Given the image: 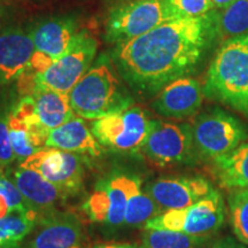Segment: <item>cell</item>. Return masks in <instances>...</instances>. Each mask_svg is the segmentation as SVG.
Masks as SVG:
<instances>
[{"label": "cell", "mask_w": 248, "mask_h": 248, "mask_svg": "<svg viewBox=\"0 0 248 248\" xmlns=\"http://www.w3.org/2000/svg\"><path fill=\"white\" fill-rule=\"evenodd\" d=\"M13 212L27 214L33 210L29 208L6 170L0 168V218Z\"/></svg>", "instance_id": "obj_27"}, {"label": "cell", "mask_w": 248, "mask_h": 248, "mask_svg": "<svg viewBox=\"0 0 248 248\" xmlns=\"http://www.w3.org/2000/svg\"><path fill=\"white\" fill-rule=\"evenodd\" d=\"M177 17H198L214 9L212 0H166Z\"/></svg>", "instance_id": "obj_28"}, {"label": "cell", "mask_w": 248, "mask_h": 248, "mask_svg": "<svg viewBox=\"0 0 248 248\" xmlns=\"http://www.w3.org/2000/svg\"><path fill=\"white\" fill-rule=\"evenodd\" d=\"M218 33L223 42L248 33V0H237L218 11Z\"/></svg>", "instance_id": "obj_24"}, {"label": "cell", "mask_w": 248, "mask_h": 248, "mask_svg": "<svg viewBox=\"0 0 248 248\" xmlns=\"http://www.w3.org/2000/svg\"><path fill=\"white\" fill-rule=\"evenodd\" d=\"M235 1L237 0H212L214 9H217V11H222V9L229 7Z\"/></svg>", "instance_id": "obj_33"}, {"label": "cell", "mask_w": 248, "mask_h": 248, "mask_svg": "<svg viewBox=\"0 0 248 248\" xmlns=\"http://www.w3.org/2000/svg\"><path fill=\"white\" fill-rule=\"evenodd\" d=\"M46 148H58L76 154H90L94 157L100 156L102 153L100 142L93 136L84 119L77 115L48 132Z\"/></svg>", "instance_id": "obj_17"}, {"label": "cell", "mask_w": 248, "mask_h": 248, "mask_svg": "<svg viewBox=\"0 0 248 248\" xmlns=\"http://www.w3.org/2000/svg\"><path fill=\"white\" fill-rule=\"evenodd\" d=\"M98 43L89 31L77 32L67 51L44 74L37 75L39 85L62 94H69L93 64Z\"/></svg>", "instance_id": "obj_9"}, {"label": "cell", "mask_w": 248, "mask_h": 248, "mask_svg": "<svg viewBox=\"0 0 248 248\" xmlns=\"http://www.w3.org/2000/svg\"><path fill=\"white\" fill-rule=\"evenodd\" d=\"M22 194L24 201L38 217L48 215L64 202L68 195L35 170L18 164L15 169H5Z\"/></svg>", "instance_id": "obj_14"}, {"label": "cell", "mask_w": 248, "mask_h": 248, "mask_svg": "<svg viewBox=\"0 0 248 248\" xmlns=\"http://www.w3.org/2000/svg\"><path fill=\"white\" fill-rule=\"evenodd\" d=\"M33 52L30 29L9 27L0 31V84L16 80L27 69Z\"/></svg>", "instance_id": "obj_16"}, {"label": "cell", "mask_w": 248, "mask_h": 248, "mask_svg": "<svg viewBox=\"0 0 248 248\" xmlns=\"http://www.w3.org/2000/svg\"><path fill=\"white\" fill-rule=\"evenodd\" d=\"M178 18L166 0H122L108 14L105 38L110 44H121Z\"/></svg>", "instance_id": "obj_4"}, {"label": "cell", "mask_w": 248, "mask_h": 248, "mask_svg": "<svg viewBox=\"0 0 248 248\" xmlns=\"http://www.w3.org/2000/svg\"><path fill=\"white\" fill-rule=\"evenodd\" d=\"M218 11L178 17L115 45L111 60L133 92L154 97L173 80L192 75L219 40Z\"/></svg>", "instance_id": "obj_1"}, {"label": "cell", "mask_w": 248, "mask_h": 248, "mask_svg": "<svg viewBox=\"0 0 248 248\" xmlns=\"http://www.w3.org/2000/svg\"><path fill=\"white\" fill-rule=\"evenodd\" d=\"M20 164L40 173L68 197L78 193L83 187L85 168L84 160L79 154L58 148H44Z\"/></svg>", "instance_id": "obj_11"}, {"label": "cell", "mask_w": 248, "mask_h": 248, "mask_svg": "<svg viewBox=\"0 0 248 248\" xmlns=\"http://www.w3.org/2000/svg\"><path fill=\"white\" fill-rule=\"evenodd\" d=\"M138 248H201L209 238L163 229H144Z\"/></svg>", "instance_id": "obj_23"}, {"label": "cell", "mask_w": 248, "mask_h": 248, "mask_svg": "<svg viewBox=\"0 0 248 248\" xmlns=\"http://www.w3.org/2000/svg\"><path fill=\"white\" fill-rule=\"evenodd\" d=\"M203 94L248 119V33L222 43L207 70Z\"/></svg>", "instance_id": "obj_3"}, {"label": "cell", "mask_w": 248, "mask_h": 248, "mask_svg": "<svg viewBox=\"0 0 248 248\" xmlns=\"http://www.w3.org/2000/svg\"><path fill=\"white\" fill-rule=\"evenodd\" d=\"M225 221L222 194L214 190L208 195L183 209L167 210L152 218L144 229H163L200 238H210Z\"/></svg>", "instance_id": "obj_5"}, {"label": "cell", "mask_w": 248, "mask_h": 248, "mask_svg": "<svg viewBox=\"0 0 248 248\" xmlns=\"http://www.w3.org/2000/svg\"><path fill=\"white\" fill-rule=\"evenodd\" d=\"M54 59L48 57L47 54L43 53V52L35 51L27 68L31 71H33L37 75H40V74H44L54 63Z\"/></svg>", "instance_id": "obj_30"}, {"label": "cell", "mask_w": 248, "mask_h": 248, "mask_svg": "<svg viewBox=\"0 0 248 248\" xmlns=\"http://www.w3.org/2000/svg\"><path fill=\"white\" fill-rule=\"evenodd\" d=\"M35 51L43 52L58 60L77 35V24L71 17H54L44 20L31 28Z\"/></svg>", "instance_id": "obj_18"}, {"label": "cell", "mask_w": 248, "mask_h": 248, "mask_svg": "<svg viewBox=\"0 0 248 248\" xmlns=\"http://www.w3.org/2000/svg\"><path fill=\"white\" fill-rule=\"evenodd\" d=\"M230 222L238 241L248 247V188L229 191Z\"/></svg>", "instance_id": "obj_25"}, {"label": "cell", "mask_w": 248, "mask_h": 248, "mask_svg": "<svg viewBox=\"0 0 248 248\" xmlns=\"http://www.w3.org/2000/svg\"><path fill=\"white\" fill-rule=\"evenodd\" d=\"M139 153L150 162L160 167L193 163L198 153L194 146L192 125L153 120Z\"/></svg>", "instance_id": "obj_8"}, {"label": "cell", "mask_w": 248, "mask_h": 248, "mask_svg": "<svg viewBox=\"0 0 248 248\" xmlns=\"http://www.w3.org/2000/svg\"><path fill=\"white\" fill-rule=\"evenodd\" d=\"M39 217L36 213L13 212L0 218V248H18L32 233Z\"/></svg>", "instance_id": "obj_22"}, {"label": "cell", "mask_w": 248, "mask_h": 248, "mask_svg": "<svg viewBox=\"0 0 248 248\" xmlns=\"http://www.w3.org/2000/svg\"><path fill=\"white\" fill-rule=\"evenodd\" d=\"M9 111H0V168L7 169L16 160L9 137Z\"/></svg>", "instance_id": "obj_29"}, {"label": "cell", "mask_w": 248, "mask_h": 248, "mask_svg": "<svg viewBox=\"0 0 248 248\" xmlns=\"http://www.w3.org/2000/svg\"><path fill=\"white\" fill-rule=\"evenodd\" d=\"M192 133L198 155L213 161L235 150L248 136L237 117L219 108L200 114L192 124Z\"/></svg>", "instance_id": "obj_6"}, {"label": "cell", "mask_w": 248, "mask_h": 248, "mask_svg": "<svg viewBox=\"0 0 248 248\" xmlns=\"http://www.w3.org/2000/svg\"><path fill=\"white\" fill-rule=\"evenodd\" d=\"M203 88L193 77H182L161 90L151 107L166 119H186L199 111L203 100Z\"/></svg>", "instance_id": "obj_13"}, {"label": "cell", "mask_w": 248, "mask_h": 248, "mask_svg": "<svg viewBox=\"0 0 248 248\" xmlns=\"http://www.w3.org/2000/svg\"><path fill=\"white\" fill-rule=\"evenodd\" d=\"M209 248H246V246L239 243V241L234 240L233 238L225 237L215 241Z\"/></svg>", "instance_id": "obj_31"}, {"label": "cell", "mask_w": 248, "mask_h": 248, "mask_svg": "<svg viewBox=\"0 0 248 248\" xmlns=\"http://www.w3.org/2000/svg\"><path fill=\"white\" fill-rule=\"evenodd\" d=\"M27 248H83V230L78 217L55 212L40 217Z\"/></svg>", "instance_id": "obj_15"}, {"label": "cell", "mask_w": 248, "mask_h": 248, "mask_svg": "<svg viewBox=\"0 0 248 248\" xmlns=\"http://www.w3.org/2000/svg\"><path fill=\"white\" fill-rule=\"evenodd\" d=\"M111 58L101 55L74 86L68 97L74 113L86 120H98L135 105Z\"/></svg>", "instance_id": "obj_2"}, {"label": "cell", "mask_w": 248, "mask_h": 248, "mask_svg": "<svg viewBox=\"0 0 248 248\" xmlns=\"http://www.w3.org/2000/svg\"><path fill=\"white\" fill-rule=\"evenodd\" d=\"M121 1H122V0H121Z\"/></svg>", "instance_id": "obj_34"}, {"label": "cell", "mask_w": 248, "mask_h": 248, "mask_svg": "<svg viewBox=\"0 0 248 248\" xmlns=\"http://www.w3.org/2000/svg\"><path fill=\"white\" fill-rule=\"evenodd\" d=\"M152 122L146 110L132 105L95 120L91 131L102 147L122 153H137L150 132Z\"/></svg>", "instance_id": "obj_7"}, {"label": "cell", "mask_w": 248, "mask_h": 248, "mask_svg": "<svg viewBox=\"0 0 248 248\" xmlns=\"http://www.w3.org/2000/svg\"><path fill=\"white\" fill-rule=\"evenodd\" d=\"M214 190L208 179L194 177H162L150 183L145 191L153 198L161 212L183 209L198 202Z\"/></svg>", "instance_id": "obj_12"}, {"label": "cell", "mask_w": 248, "mask_h": 248, "mask_svg": "<svg viewBox=\"0 0 248 248\" xmlns=\"http://www.w3.org/2000/svg\"><path fill=\"white\" fill-rule=\"evenodd\" d=\"M9 137H11L12 147H13L15 157L18 162H23L31 155L40 152L36 147L31 137L28 125L22 120L12 115L9 111Z\"/></svg>", "instance_id": "obj_26"}, {"label": "cell", "mask_w": 248, "mask_h": 248, "mask_svg": "<svg viewBox=\"0 0 248 248\" xmlns=\"http://www.w3.org/2000/svg\"><path fill=\"white\" fill-rule=\"evenodd\" d=\"M90 248H138V244L129 243H98Z\"/></svg>", "instance_id": "obj_32"}, {"label": "cell", "mask_w": 248, "mask_h": 248, "mask_svg": "<svg viewBox=\"0 0 248 248\" xmlns=\"http://www.w3.org/2000/svg\"><path fill=\"white\" fill-rule=\"evenodd\" d=\"M36 105L39 122L46 130L51 131L75 116L68 94H62L53 90L39 85L30 95Z\"/></svg>", "instance_id": "obj_19"}, {"label": "cell", "mask_w": 248, "mask_h": 248, "mask_svg": "<svg viewBox=\"0 0 248 248\" xmlns=\"http://www.w3.org/2000/svg\"><path fill=\"white\" fill-rule=\"evenodd\" d=\"M126 200L124 225L130 228H144L152 218L160 215L161 209L153 198L142 188L140 177L126 172Z\"/></svg>", "instance_id": "obj_20"}, {"label": "cell", "mask_w": 248, "mask_h": 248, "mask_svg": "<svg viewBox=\"0 0 248 248\" xmlns=\"http://www.w3.org/2000/svg\"><path fill=\"white\" fill-rule=\"evenodd\" d=\"M216 178L228 191L248 188V140L214 161Z\"/></svg>", "instance_id": "obj_21"}, {"label": "cell", "mask_w": 248, "mask_h": 248, "mask_svg": "<svg viewBox=\"0 0 248 248\" xmlns=\"http://www.w3.org/2000/svg\"><path fill=\"white\" fill-rule=\"evenodd\" d=\"M126 172L114 170L107 177L99 179L83 203L82 209L90 221L108 230L124 225L126 200Z\"/></svg>", "instance_id": "obj_10"}]
</instances>
